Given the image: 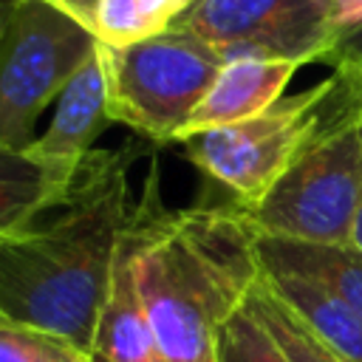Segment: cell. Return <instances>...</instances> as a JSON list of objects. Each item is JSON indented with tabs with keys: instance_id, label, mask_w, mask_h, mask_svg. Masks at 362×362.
<instances>
[{
	"instance_id": "1",
	"label": "cell",
	"mask_w": 362,
	"mask_h": 362,
	"mask_svg": "<svg viewBox=\"0 0 362 362\" xmlns=\"http://www.w3.org/2000/svg\"><path fill=\"white\" fill-rule=\"evenodd\" d=\"M130 139L90 150L57 201L0 235V317L65 337L90 354L113 266L133 218Z\"/></svg>"
},
{
	"instance_id": "2",
	"label": "cell",
	"mask_w": 362,
	"mask_h": 362,
	"mask_svg": "<svg viewBox=\"0 0 362 362\" xmlns=\"http://www.w3.org/2000/svg\"><path fill=\"white\" fill-rule=\"evenodd\" d=\"M153 164L124 243L167 362H218V334L260 283L257 232L238 204L167 206Z\"/></svg>"
},
{
	"instance_id": "3",
	"label": "cell",
	"mask_w": 362,
	"mask_h": 362,
	"mask_svg": "<svg viewBox=\"0 0 362 362\" xmlns=\"http://www.w3.org/2000/svg\"><path fill=\"white\" fill-rule=\"evenodd\" d=\"M331 65L339 76L337 107L272 192L246 212L257 235L351 243L362 204V71L351 62Z\"/></svg>"
},
{
	"instance_id": "4",
	"label": "cell",
	"mask_w": 362,
	"mask_h": 362,
	"mask_svg": "<svg viewBox=\"0 0 362 362\" xmlns=\"http://www.w3.org/2000/svg\"><path fill=\"white\" fill-rule=\"evenodd\" d=\"M99 57L110 122L156 144L181 139L223 65L212 45L175 25L130 45H99Z\"/></svg>"
},
{
	"instance_id": "5",
	"label": "cell",
	"mask_w": 362,
	"mask_h": 362,
	"mask_svg": "<svg viewBox=\"0 0 362 362\" xmlns=\"http://www.w3.org/2000/svg\"><path fill=\"white\" fill-rule=\"evenodd\" d=\"M337 99L339 76L331 71L328 79L283 96L255 119L184 139V156L249 212L325 127Z\"/></svg>"
},
{
	"instance_id": "6",
	"label": "cell",
	"mask_w": 362,
	"mask_h": 362,
	"mask_svg": "<svg viewBox=\"0 0 362 362\" xmlns=\"http://www.w3.org/2000/svg\"><path fill=\"white\" fill-rule=\"evenodd\" d=\"M96 51V34L51 0H17L0 40V147L25 153L45 107Z\"/></svg>"
},
{
	"instance_id": "7",
	"label": "cell",
	"mask_w": 362,
	"mask_h": 362,
	"mask_svg": "<svg viewBox=\"0 0 362 362\" xmlns=\"http://www.w3.org/2000/svg\"><path fill=\"white\" fill-rule=\"evenodd\" d=\"M173 25L212 45L223 62L238 57L331 62L337 48L328 11L311 0H192Z\"/></svg>"
},
{
	"instance_id": "8",
	"label": "cell",
	"mask_w": 362,
	"mask_h": 362,
	"mask_svg": "<svg viewBox=\"0 0 362 362\" xmlns=\"http://www.w3.org/2000/svg\"><path fill=\"white\" fill-rule=\"evenodd\" d=\"M303 62L297 59H274V57H238L226 59L192 110L178 144L195 133L240 124L246 119L260 116L274 102L283 99L291 76Z\"/></svg>"
},
{
	"instance_id": "9",
	"label": "cell",
	"mask_w": 362,
	"mask_h": 362,
	"mask_svg": "<svg viewBox=\"0 0 362 362\" xmlns=\"http://www.w3.org/2000/svg\"><path fill=\"white\" fill-rule=\"evenodd\" d=\"M107 124V88L102 57L96 51L59 93L48 130L37 136L25 153L62 173H76Z\"/></svg>"
},
{
	"instance_id": "10",
	"label": "cell",
	"mask_w": 362,
	"mask_h": 362,
	"mask_svg": "<svg viewBox=\"0 0 362 362\" xmlns=\"http://www.w3.org/2000/svg\"><path fill=\"white\" fill-rule=\"evenodd\" d=\"M90 362H167L141 305L133 257L124 240L119 246L110 291L96 322Z\"/></svg>"
},
{
	"instance_id": "11",
	"label": "cell",
	"mask_w": 362,
	"mask_h": 362,
	"mask_svg": "<svg viewBox=\"0 0 362 362\" xmlns=\"http://www.w3.org/2000/svg\"><path fill=\"white\" fill-rule=\"evenodd\" d=\"M260 269L305 277L362 317V255L351 243H297L257 235Z\"/></svg>"
},
{
	"instance_id": "12",
	"label": "cell",
	"mask_w": 362,
	"mask_h": 362,
	"mask_svg": "<svg viewBox=\"0 0 362 362\" xmlns=\"http://www.w3.org/2000/svg\"><path fill=\"white\" fill-rule=\"evenodd\" d=\"M263 283L345 362H362V317L317 283L288 274L266 272Z\"/></svg>"
},
{
	"instance_id": "13",
	"label": "cell",
	"mask_w": 362,
	"mask_h": 362,
	"mask_svg": "<svg viewBox=\"0 0 362 362\" xmlns=\"http://www.w3.org/2000/svg\"><path fill=\"white\" fill-rule=\"evenodd\" d=\"M76 173L48 167L28 153L0 147V235L34 218L57 201Z\"/></svg>"
},
{
	"instance_id": "14",
	"label": "cell",
	"mask_w": 362,
	"mask_h": 362,
	"mask_svg": "<svg viewBox=\"0 0 362 362\" xmlns=\"http://www.w3.org/2000/svg\"><path fill=\"white\" fill-rule=\"evenodd\" d=\"M189 3L192 0H99L93 34L99 45H130L173 28Z\"/></svg>"
},
{
	"instance_id": "15",
	"label": "cell",
	"mask_w": 362,
	"mask_h": 362,
	"mask_svg": "<svg viewBox=\"0 0 362 362\" xmlns=\"http://www.w3.org/2000/svg\"><path fill=\"white\" fill-rule=\"evenodd\" d=\"M246 305L266 325V331L274 337V342L283 348V354L291 362H345L263 283V274L255 291L249 294Z\"/></svg>"
},
{
	"instance_id": "16",
	"label": "cell",
	"mask_w": 362,
	"mask_h": 362,
	"mask_svg": "<svg viewBox=\"0 0 362 362\" xmlns=\"http://www.w3.org/2000/svg\"><path fill=\"white\" fill-rule=\"evenodd\" d=\"M0 362H90V354L65 337L0 317Z\"/></svg>"
},
{
	"instance_id": "17",
	"label": "cell",
	"mask_w": 362,
	"mask_h": 362,
	"mask_svg": "<svg viewBox=\"0 0 362 362\" xmlns=\"http://www.w3.org/2000/svg\"><path fill=\"white\" fill-rule=\"evenodd\" d=\"M218 362H291L249 305L235 311L218 334Z\"/></svg>"
},
{
	"instance_id": "18",
	"label": "cell",
	"mask_w": 362,
	"mask_h": 362,
	"mask_svg": "<svg viewBox=\"0 0 362 362\" xmlns=\"http://www.w3.org/2000/svg\"><path fill=\"white\" fill-rule=\"evenodd\" d=\"M331 62H351L362 71V23L337 31V48L331 54Z\"/></svg>"
},
{
	"instance_id": "19",
	"label": "cell",
	"mask_w": 362,
	"mask_h": 362,
	"mask_svg": "<svg viewBox=\"0 0 362 362\" xmlns=\"http://www.w3.org/2000/svg\"><path fill=\"white\" fill-rule=\"evenodd\" d=\"M54 6H59L62 11H68L74 20H79L82 25H88L93 31V20H96V8L99 0H51Z\"/></svg>"
},
{
	"instance_id": "20",
	"label": "cell",
	"mask_w": 362,
	"mask_h": 362,
	"mask_svg": "<svg viewBox=\"0 0 362 362\" xmlns=\"http://www.w3.org/2000/svg\"><path fill=\"white\" fill-rule=\"evenodd\" d=\"M351 246L362 255V204H359V212H356V221H354V232H351Z\"/></svg>"
},
{
	"instance_id": "21",
	"label": "cell",
	"mask_w": 362,
	"mask_h": 362,
	"mask_svg": "<svg viewBox=\"0 0 362 362\" xmlns=\"http://www.w3.org/2000/svg\"><path fill=\"white\" fill-rule=\"evenodd\" d=\"M17 0H0V40L6 34V25H8V17H11V8H14Z\"/></svg>"
},
{
	"instance_id": "22",
	"label": "cell",
	"mask_w": 362,
	"mask_h": 362,
	"mask_svg": "<svg viewBox=\"0 0 362 362\" xmlns=\"http://www.w3.org/2000/svg\"><path fill=\"white\" fill-rule=\"evenodd\" d=\"M311 3H317V6H322V8H328V3H331V0H311Z\"/></svg>"
}]
</instances>
